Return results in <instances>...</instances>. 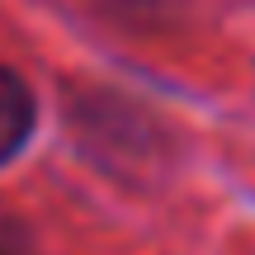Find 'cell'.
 Returning <instances> with one entry per match:
<instances>
[{
  "mask_svg": "<svg viewBox=\"0 0 255 255\" xmlns=\"http://www.w3.org/2000/svg\"><path fill=\"white\" fill-rule=\"evenodd\" d=\"M28 132H33V95L9 66H0V165L24 151Z\"/></svg>",
  "mask_w": 255,
  "mask_h": 255,
  "instance_id": "obj_1",
  "label": "cell"
},
{
  "mask_svg": "<svg viewBox=\"0 0 255 255\" xmlns=\"http://www.w3.org/2000/svg\"><path fill=\"white\" fill-rule=\"evenodd\" d=\"M0 255H28V232L9 213H0Z\"/></svg>",
  "mask_w": 255,
  "mask_h": 255,
  "instance_id": "obj_2",
  "label": "cell"
}]
</instances>
